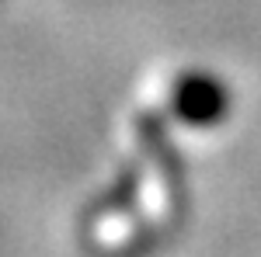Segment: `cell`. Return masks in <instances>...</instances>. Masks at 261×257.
Masks as SVG:
<instances>
[{"label": "cell", "mask_w": 261, "mask_h": 257, "mask_svg": "<svg viewBox=\"0 0 261 257\" xmlns=\"http://www.w3.org/2000/svg\"><path fill=\"white\" fill-rule=\"evenodd\" d=\"M171 108L181 122L205 129V125H216L230 111V91L223 87V80L209 77V73H185L174 83Z\"/></svg>", "instance_id": "6da1fadb"}]
</instances>
